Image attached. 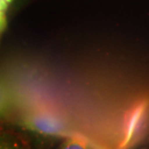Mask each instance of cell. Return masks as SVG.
I'll return each mask as SVG.
<instances>
[{
  "label": "cell",
  "instance_id": "cell-1",
  "mask_svg": "<svg viewBox=\"0 0 149 149\" xmlns=\"http://www.w3.org/2000/svg\"><path fill=\"white\" fill-rule=\"evenodd\" d=\"M15 124L26 131L49 137H70L76 135L65 117L45 107H29L15 117Z\"/></svg>",
  "mask_w": 149,
  "mask_h": 149
},
{
  "label": "cell",
  "instance_id": "cell-2",
  "mask_svg": "<svg viewBox=\"0 0 149 149\" xmlns=\"http://www.w3.org/2000/svg\"><path fill=\"white\" fill-rule=\"evenodd\" d=\"M0 149H30V147L19 134L0 122Z\"/></svg>",
  "mask_w": 149,
  "mask_h": 149
},
{
  "label": "cell",
  "instance_id": "cell-3",
  "mask_svg": "<svg viewBox=\"0 0 149 149\" xmlns=\"http://www.w3.org/2000/svg\"><path fill=\"white\" fill-rule=\"evenodd\" d=\"M14 96L10 86L0 75V122L10 118L14 110Z\"/></svg>",
  "mask_w": 149,
  "mask_h": 149
},
{
  "label": "cell",
  "instance_id": "cell-4",
  "mask_svg": "<svg viewBox=\"0 0 149 149\" xmlns=\"http://www.w3.org/2000/svg\"><path fill=\"white\" fill-rule=\"evenodd\" d=\"M57 149H94L87 141L78 136L66 137Z\"/></svg>",
  "mask_w": 149,
  "mask_h": 149
},
{
  "label": "cell",
  "instance_id": "cell-5",
  "mask_svg": "<svg viewBox=\"0 0 149 149\" xmlns=\"http://www.w3.org/2000/svg\"><path fill=\"white\" fill-rule=\"evenodd\" d=\"M8 6L5 4L3 0H0V39L3 32H4L6 25H7V17H6V12L8 10Z\"/></svg>",
  "mask_w": 149,
  "mask_h": 149
},
{
  "label": "cell",
  "instance_id": "cell-6",
  "mask_svg": "<svg viewBox=\"0 0 149 149\" xmlns=\"http://www.w3.org/2000/svg\"><path fill=\"white\" fill-rule=\"evenodd\" d=\"M3 1H4V3H5V4L7 5L8 7H9V6H10V5L12 4V3L15 1V0H3Z\"/></svg>",
  "mask_w": 149,
  "mask_h": 149
}]
</instances>
